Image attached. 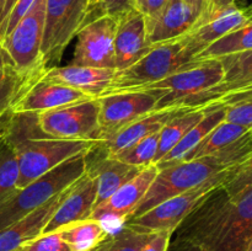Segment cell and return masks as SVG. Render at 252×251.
Segmentation results:
<instances>
[{"label": "cell", "instance_id": "1", "mask_svg": "<svg viewBox=\"0 0 252 251\" xmlns=\"http://www.w3.org/2000/svg\"><path fill=\"white\" fill-rule=\"evenodd\" d=\"M172 236L207 251H246L252 240V188L229 197L220 185L194 207Z\"/></svg>", "mask_w": 252, "mask_h": 251}, {"label": "cell", "instance_id": "2", "mask_svg": "<svg viewBox=\"0 0 252 251\" xmlns=\"http://www.w3.org/2000/svg\"><path fill=\"white\" fill-rule=\"evenodd\" d=\"M251 153L252 134L250 129L238 140L214 154L160 167L157 177L137 208L133 211L130 218L142 216L161 202L189 191L216 175L236 166Z\"/></svg>", "mask_w": 252, "mask_h": 251}, {"label": "cell", "instance_id": "3", "mask_svg": "<svg viewBox=\"0 0 252 251\" xmlns=\"http://www.w3.org/2000/svg\"><path fill=\"white\" fill-rule=\"evenodd\" d=\"M196 57L197 53L187 34L172 41L154 44L133 65L125 70L116 71L112 84L102 95L147 89L171 75L185 64L194 61Z\"/></svg>", "mask_w": 252, "mask_h": 251}, {"label": "cell", "instance_id": "4", "mask_svg": "<svg viewBox=\"0 0 252 251\" xmlns=\"http://www.w3.org/2000/svg\"><path fill=\"white\" fill-rule=\"evenodd\" d=\"M88 153L70 157L27 186L19 188L2 202L0 204V230L29 216L83 176L86 171Z\"/></svg>", "mask_w": 252, "mask_h": 251}, {"label": "cell", "instance_id": "5", "mask_svg": "<svg viewBox=\"0 0 252 251\" xmlns=\"http://www.w3.org/2000/svg\"><path fill=\"white\" fill-rule=\"evenodd\" d=\"M98 16L95 0H47L41 48L46 69L56 66L71 39Z\"/></svg>", "mask_w": 252, "mask_h": 251}, {"label": "cell", "instance_id": "6", "mask_svg": "<svg viewBox=\"0 0 252 251\" xmlns=\"http://www.w3.org/2000/svg\"><path fill=\"white\" fill-rule=\"evenodd\" d=\"M97 144L95 140L39 137L15 145L12 149L16 153L20 172L17 188L27 186L70 157L90 152Z\"/></svg>", "mask_w": 252, "mask_h": 251}, {"label": "cell", "instance_id": "7", "mask_svg": "<svg viewBox=\"0 0 252 251\" xmlns=\"http://www.w3.org/2000/svg\"><path fill=\"white\" fill-rule=\"evenodd\" d=\"M224 69L220 59H194L177 69L167 78L148 86L147 89H162L165 95L158 102V110L170 106H181L185 101L206 93L220 84ZM143 89V90H147Z\"/></svg>", "mask_w": 252, "mask_h": 251}, {"label": "cell", "instance_id": "8", "mask_svg": "<svg viewBox=\"0 0 252 251\" xmlns=\"http://www.w3.org/2000/svg\"><path fill=\"white\" fill-rule=\"evenodd\" d=\"M231 169L216 175L211 180L189 189V191L182 192V193L176 194V196L161 202L142 216L128 219L125 225L129 226L134 230L143 231V233H158V231L174 233L175 229L193 211L194 207L209 192L223 184Z\"/></svg>", "mask_w": 252, "mask_h": 251}, {"label": "cell", "instance_id": "9", "mask_svg": "<svg viewBox=\"0 0 252 251\" xmlns=\"http://www.w3.org/2000/svg\"><path fill=\"white\" fill-rule=\"evenodd\" d=\"M165 95L162 89L128 91L98 96L100 103V140H108L126 126L147 113L158 110V102Z\"/></svg>", "mask_w": 252, "mask_h": 251}, {"label": "cell", "instance_id": "10", "mask_svg": "<svg viewBox=\"0 0 252 251\" xmlns=\"http://www.w3.org/2000/svg\"><path fill=\"white\" fill-rule=\"evenodd\" d=\"M46 1L36 0L31 10L1 42L15 68L22 73H44L47 70L41 56Z\"/></svg>", "mask_w": 252, "mask_h": 251}, {"label": "cell", "instance_id": "11", "mask_svg": "<svg viewBox=\"0 0 252 251\" xmlns=\"http://www.w3.org/2000/svg\"><path fill=\"white\" fill-rule=\"evenodd\" d=\"M100 103L91 97L73 105L39 113L41 129L59 139L100 140Z\"/></svg>", "mask_w": 252, "mask_h": 251}, {"label": "cell", "instance_id": "12", "mask_svg": "<svg viewBox=\"0 0 252 251\" xmlns=\"http://www.w3.org/2000/svg\"><path fill=\"white\" fill-rule=\"evenodd\" d=\"M116 29L117 19L110 15H101L86 24L76 34L78 42L70 65L116 69Z\"/></svg>", "mask_w": 252, "mask_h": 251}, {"label": "cell", "instance_id": "13", "mask_svg": "<svg viewBox=\"0 0 252 251\" xmlns=\"http://www.w3.org/2000/svg\"><path fill=\"white\" fill-rule=\"evenodd\" d=\"M251 19L252 5L240 7L236 1L226 5L207 2L187 36L198 56L209 44L239 29Z\"/></svg>", "mask_w": 252, "mask_h": 251}, {"label": "cell", "instance_id": "14", "mask_svg": "<svg viewBox=\"0 0 252 251\" xmlns=\"http://www.w3.org/2000/svg\"><path fill=\"white\" fill-rule=\"evenodd\" d=\"M158 172L159 169L157 165L144 167L134 179L123 185L107 201L96 207L90 218L100 220L106 229L108 223H118L122 228L147 193Z\"/></svg>", "mask_w": 252, "mask_h": 251}, {"label": "cell", "instance_id": "15", "mask_svg": "<svg viewBox=\"0 0 252 251\" xmlns=\"http://www.w3.org/2000/svg\"><path fill=\"white\" fill-rule=\"evenodd\" d=\"M96 196L95 179L85 171L83 176L65 189L61 204L46 224L42 234L53 233L68 224L90 218L95 209Z\"/></svg>", "mask_w": 252, "mask_h": 251}, {"label": "cell", "instance_id": "16", "mask_svg": "<svg viewBox=\"0 0 252 251\" xmlns=\"http://www.w3.org/2000/svg\"><path fill=\"white\" fill-rule=\"evenodd\" d=\"M147 39L145 20L142 14L132 9L117 17L115 36V68L125 70L150 51Z\"/></svg>", "mask_w": 252, "mask_h": 251}, {"label": "cell", "instance_id": "17", "mask_svg": "<svg viewBox=\"0 0 252 251\" xmlns=\"http://www.w3.org/2000/svg\"><path fill=\"white\" fill-rule=\"evenodd\" d=\"M224 79L220 84L209 89L206 93L185 101L181 106H207L217 102L230 94L245 90L252 85V49L221 57Z\"/></svg>", "mask_w": 252, "mask_h": 251}, {"label": "cell", "instance_id": "18", "mask_svg": "<svg viewBox=\"0 0 252 251\" xmlns=\"http://www.w3.org/2000/svg\"><path fill=\"white\" fill-rule=\"evenodd\" d=\"M198 14L184 0H169L155 16L145 20L147 39L150 46L180 38L193 29Z\"/></svg>", "mask_w": 252, "mask_h": 251}, {"label": "cell", "instance_id": "19", "mask_svg": "<svg viewBox=\"0 0 252 251\" xmlns=\"http://www.w3.org/2000/svg\"><path fill=\"white\" fill-rule=\"evenodd\" d=\"M187 107H189V106H170V107L160 108V110H155L153 112L147 113L130 125L126 126L108 140L98 143L96 148L107 157H116L118 153L127 149L128 147L137 143L138 140L161 130V128L172 117L181 113Z\"/></svg>", "mask_w": 252, "mask_h": 251}, {"label": "cell", "instance_id": "20", "mask_svg": "<svg viewBox=\"0 0 252 251\" xmlns=\"http://www.w3.org/2000/svg\"><path fill=\"white\" fill-rule=\"evenodd\" d=\"M91 98L83 91L53 81L37 80L15 103L11 112L43 113Z\"/></svg>", "mask_w": 252, "mask_h": 251}, {"label": "cell", "instance_id": "21", "mask_svg": "<svg viewBox=\"0 0 252 251\" xmlns=\"http://www.w3.org/2000/svg\"><path fill=\"white\" fill-rule=\"evenodd\" d=\"M97 152V157H91L86 155V171L95 179L97 196H96L95 208L107 201L117 189L128 181L134 179L144 167L128 165L121 160L110 157L101 153L97 148H94Z\"/></svg>", "mask_w": 252, "mask_h": 251}, {"label": "cell", "instance_id": "22", "mask_svg": "<svg viewBox=\"0 0 252 251\" xmlns=\"http://www.w3.org/2000/svg\"><path fill=\"white\" fill-rule=\"evenodd\" d=\"M116 69L91 66H52L41 76L42 80L53 81L83 91L91 97H98L107 91L115 78Z\"/></svg>", "mask_w": 252, "mask_h": 251}, {"label": "cell", "instance_id": "23", "mask_svg": "<svg viewBox=\"0 0 252 251\" xmlns=\"http://www.w3.org/2000/svg\"><path fill=\"white\" fill-rule=\"evenodd\" d=\"M65 194V189L57 194L47 203L37 208L29 216L24 217L16 223L0 230V251H15L21 249L30 241L38 238L43 233V229L56 209L61 204Z\"/></svg>", "mask_w": 252, "mask_h": 251}, {"label": "cell", "instance_id": "24", "mask_svg": "<svg viewBox=\"0 0 252 251\" xmlns=\"http://www.w3.org/2000/svg\"><path fill=\"white\" fill-rule=\"evenodd\" d=\"M207 106H208V110L203 118L192 129L187 132V134L180 140V143L174 149L170 150L160 161L155 164L158 169L165 166V165L182 161L192 149H194L217 126L220 125L225 120V106L221 103H212V105Z\"/></svg>", "mask_w": 252, "mask_h": 251}, {"label": "cell", "instance_id": "25", "mask_svg": "<svg viewBox=\"0 0 252 251\" xmlns=\"http://www.w3.org/2000/svg\"><path fill=\"white\" fill-rule=\"evenodd\" d=\"M208 106L187 107L181 113L172 117L160 130L159 147L155 155L154 165L162 159L170 150L174 149L180 140L187 134L189 129L194 127L206 115Z\"/></svg>", "mask_w": 252, "mask_h": 251}, {"label": "cell", "instance_id": "26", "mask_svg": "<svg viewBox=\"0 0 252 251\" xmlns=\"http://www.w3.org/2000/svg\"><path fill=\"white\" fill-rule=\"evenodd\" d=\"M57 231L73 251H95L112 236L100 220L91 218L68 224Z\"/></svg>", "mask_w": 252, "mask_h": 251}, {"label": "cell", "instance_id": "27", "mask_svg": "<svg viewBox=\"0 0 252 251\" xmlns=\"http://www.w3.org/2000/svg\"><path fill=\"white\" fill-rule=\"evenodd\" d=\"M43 73H22L15 66L0 73V117L12 110L25 93L41 79Z\"/></svg>", "mask_w": 252, "mask_h": 251}, {"label": "cell", "instance_id": "28", "mask_svg": "<svg viewBox=\"0 0 252 251\" xmlns=\"http://www.w3.org/2000/svg\"><path fill=\"white\" fill-rule=\"evenodd\" d=\"M250 129L251 128L223 121L194 149H192L182 161H187V160L197 159V157L214 154V153L224 149L229 144L238 140L239 138L243 137Z\"/></svg>", "mask_w": 252, "mask_h": 251}, {"label": "cell", "instance_id": "29", "mask_svg": "<svg viewBox=\"0 0 252 251\" xmlns=\"http://www.w3.org/2000/svg\"><path fill=\"white\" fill-rule=\"evenodd\" d=\"M250 49H252V19L239 29L229 32L228 34L209 44L197 56L196 59H219L229 54L240 53V52L250 51Z\"/></svg>", "mask_w": 252, "mask_h": 251}, {"label": "cell", "instance_id": "30", "mask_svg": "<svg viewBox=\"0 0 252 251\" xmlns=\"http://www.w3.org/2000/svg\"><path fill=\"white\" fill-rule=\"evenodd\" d=\"M19 162L15 150L7 142L0 139V204L17 191Z\"/></svg>", "mask_w": 252, "mask_h": 251}, {"label": "cell", "instance_id": "31", "mask_svg": "<svg viewBox=\"0 0 252 251\" xmlns=\"http://www.w3.org/2000/svg\"><path fill=\"white\" fill-rule=\"evenodd\" d=\"M159 137L160 130L138 140L137 143L118 153L113 157L126 162V164L138 167H147L149 165H154L155 155H157L158 147H159Z\"/></svg>", "mask_w": 252, "mask_h": 251}, {"label": "cell", "instance_id": "32", "mask_svg": "<svg viewBox=\"0 0 252 251\" xmlns=\"http://www.w3.org/2000/svg\"><path fill=\"white\" fill-rule=\"evenodd\" d=\"M214 103L225 106L224 121L252 128V90L230 94Z\"/></svg>", "mask_w": 252, "mask_h": 251}, {"label": "cell", "instance_id": "33", "mask_svg": "<svg viewBox=\"0 0 252 251\" xmlns=\"http://www.w3.org/2000/svg\"><path fill=\"white\" fill-rule=\"evenodd\" d=\"M221 187L229 197H236L252 188V153L229 171Z\"/></svg>", "mask_w": 252, "mask_h": 251}, {"label": "cell", "instance_id": "34", "mask_svg": "<svg viewBox=\"0 0 252 251\" xmlns=\"http://www.w3.org/2000/svg\"><path fill=\"white\" fill-rule=\"evenodd\" d=\"M154 233H143L123 225L111 236L106 251H140Z\"/></svg>", "mask_w": 252, "mask_h": 251}, {"label": "cell", "instance_id": "35", "mask_svg": "<svg viewBox=\"0 0 252 251\" xmlns=\"http://www.w3.org/2000/svg\"><path fill=\"white\" fill-rule=\"evenodd\" d=\"M22 251H73L70 246L62 239L58 231L42 234L22 246Z\"/></svg>", "mask_w": 252, "mask_h": 251}, {"label": "cell", "instance_id": "36", "mask_svg": "<svg viewBox=\"0 0 252 251\" xmlns=\"http://www.w3.org/2000/svg\"><path fill=\"white\" fill-rule=\"evenodd\" d=\"M101 15L120 17L125 12L133 9V0H95Z\"/></svg>", "mask_w": 252, "mask_h": 251}, {"label": "cell", "instance_id": "37", "mask_svg": "<svg viewBox=\"0 0 252 251\" xmlns=\"http://www.w3.org/2000/svg\"><path fill=\"white\" fill-rule=\"evenodd\" d=\"M34 2H36V0H19V1H17V4L15 5V7L12 9L11 14H10L9 19H7L6 26H5V36H7V34L12 31V29L19 24L20 20L31 10V7L33 6Z\"/></svg>", "mask_w": 252, "mask_h": 251}, {"label": "cell", "instance_id": "38", "mask_svg": "<svg viewBox=\"0 0 252 251\" xmlns=\"http://www.w3.org/2000/svg\"><path fill=\"white\" fill-rule=\"evenodd\" d=\"M169 0H133V9L137 10L144 19L155 16L159 14Z\"/></svg>", "mask_w": 252, "mask_h": 251}, {"label": "cell", "instance_id": "39", "mask_svg": "<svg viewBox=\"0 0 252 251\" xmlns=\"http://www.w3.org/2000/svg\"><path fill=\"white\" fill-rule=\"evenodd\" d=\"M172 234L174 233H171V231H158V233H154L140 251H167Z\"/></svg>", "mask_w": 252, "mask_h": 251}, {"label": "cell", "instance_id": "40", "mask_svg": "<svg viewBox=\"0 0 252 251\" xmlns=\"http://www.w3.org/2000/svg\"><path fill=\"white\" fill-rule=\"evenodd\" d=\"M19 0H0V43L5 36V26L12 9Z\"/></svg>", "mask_w": 252, "mask_h": 251}, {"label": "cell", "instance_id": "41", "mask_svg": "<svg viewBox=\"0 0 252 251\" xmlns=\"http://www.w3.org/2000/svg\"><path fill=\"white\" fill-rule=\"evenodd\" d=\"M167 251H207L203 248H201L197 244L192 243V241L186 240V239H180V238H174L172 236L171 240H170L169 248Z\"/></svg>", "mask_w": 252, "mask_h": 251}, {"label": "cell", "instance_id": "42", "mask_svg": "<svg viewBox=\"0 0 252 251\" xmlns=\"http://www.w3.org/2000/svg\"><path fill=\"white\" fill-rule=\"evenodd\" d=\"M10 66H15L14 62H12L11 57L9 56V53L5 51L2 44L0 43V73L4 71L5 69L10 68Z\"/></svg>", "mask_w": 252, "mask_h": 251}, {"label": "cell", "instance_id": "43", "mask_svg": "<svg viewBox=\"0 0 252 251\" xmlns=\"http://www.w3.org/2000/svg\"><path fill=\"white\" fill-rule=\"evenodd\" d=\"M184 1L186 2L189 7H192V9H193L199 16V14H201L202 9H203V6H204V2H206V0H184Z\"/></svg>", "mask_w": 252, "mask_h": 251}, {"label": "cell", "instance_id": "44", "mask_svg": "<svg viewBox=\"0 0 252 251\" xmlns=\"http://www.w3.org/2000/svg\"><path fill=\"white\" fill-rule=\"evenodd\" d=\"M6 115H7V113H6ZM6 115H5V116H6ZM5 116H2V117H0V139H1V137H2V130H4Z\"/></svg>", "mask_w": 252, "mask_h": 251}, {"label": "cell", "instance_id": "45", "mask_svg": "<svg viewBox=\"0 0 252 251\" xmlns=\"http://www.w3.org/2000/svg\"><path fill=\"white\" fill-rule=\"evenodd\" d=\"M110 239H111V238H110ZM110 239H108L107 241H105V243H103L102 245L100 246V248L96 249L95 251H106V250H107V245H108V241H110Z\"/></svg>", "mask_w": 252, "mask_h": 251}, {"label": "cell", "instance_id": "46", "mask_svg": "<svg viewBox=\"0 0 252 251\" xmlns=\"http://www.w3.org/2000/svg\"><path fill=\"white\" fill-rule=\"evenodd\" d=\"M246 251H252V240H251V243H250V245H249V248H248V250Z\"/></svg>", "mask_w": 252, "mask_h": 251}, {"label": "cell", "instance_id": "47", "mask_svg": "<svg viewBox=\"0 0 252 251\" xmlns=\"http://www.w3.org/2000/svg\"><path fill=\"white\" fill-rule=\"evenodd\" d=\"M246 90H252V85L249 86V88H246L245 90H243V91H246ZM239 93H241V91H239Z\"/></svg>", "mask_w": 252, "mask_h": 251}, {"label": "cell", "instance_id": "48", "mask_svg": "<svg viewBox=\"0 0 252 251\" xmlns=\"http://www.w3.org/2000/svg\"><path fill=\"white\" fill-rule=\"evenodd\" d=\"M15 251H22V248L21 249H17V250H15Z\"/></svg>", "mask_w": 252, "mask_h": 251}, {"label": "cell", "instance_id": "49", "mask_svg": "<svg viewBox=\"0 0 252 251\" xmlns=\"http://www.w3.org/2000/svg\"><path fill=\"white\" fill-rule=\"evenodd\" d=\"M251 134H252V128H251Z\"/></svg>", "mask_w": 252, "mask_h": 251}]
</instances>
